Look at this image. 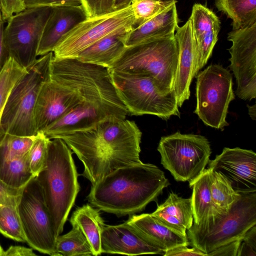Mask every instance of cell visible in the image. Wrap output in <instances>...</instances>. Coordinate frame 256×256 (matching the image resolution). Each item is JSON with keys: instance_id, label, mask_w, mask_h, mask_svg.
<instances>
[{"instance_id": "obj_24", "label": "cell", "mask_w": 256, "mask_h": 256, "mask_svg": "<svg viewBox=\"0 0 256 256\" xmlns=\"http://www.w3.org/2000/svg\"><path fill=\"white\" fill-rule=\"evenodd\" d=\"M211 173L210 168H205L200 176L189 182L192 189L191 200L194 223L197 224L218 214L210 192Z\"/></svg>"}, {"instance_id": "obj_7", "label": "cell", "mask_w": 256, "mask_h": 256, "mask_svg": "<svg viewBox=\"0 0 256 256\" xmlns=\"http://www.w3.org/2000/svg\"><path fill=\"white\" fill-rule=\"evenodd\" d=\"M53 56L52 52L36 59L14 86L2 113L0 138L4 134L19 136L37 134L34 122L35 105L42 84L48 78Z\"/></svg>"}, {"instance_id": "obj_23", "label": "cell", "mask_w": 256, "mask_h": 256, "mask_svg": "<svg viewBox=\"0 0 256 256\" xmlns=\"http://www.w3.org/2000/svg\"><path fill=\"white\" fill-rule=\"evenodd\" d=\"M70 222L82 232L91 246L93 256L102 254L101 236L106 224L98 209L90 204L78 207L72 213Z\"/></svg>"}, {"instance_id": "obj_20", "label": "cell", "mask_w": 256, "mask_h": 256, "mask_svg": "<svg viewBox=\"0 0 256 256\" xmlns=\"http://www.w3.org/2000/svg\"><path fill=\"white\" fill-rule=\"evenodd\" d=\"M126 222L152 245L166 252L180 246H189L187 236H180L156 220L150 214L130 216Z\"/></svg>"}, {"instance_id": "obj_15", "label": "cell", "mask_w": 256, "mask_h": 256, "mask_svg": "<svg viewBox=\"0 0 256 256\" xmlns=\"http://www.w3.org/2000/svg\"><path fill=\"white\" fill-rule=\"evenodd\" d=\"M208 164V168L222 174L236 192H256V154L253 150L224 148Z\"/></svg>"}, {"instance_id": "obj_49", "label": "cell", "mask_w": 256, "mask_h": 256, "mask_svg": "<svg viewBox=\"0 0 256 256\" xmlns=\"http://www.w3.org/2000/svg\"><path fill=\"white\" fill-rule=\"evenodd\" d=\"M81 0V2H82V0Z\"/></svg>"}, {"instance_id": "obj_18", "label": "cell", "mask_w": 256, "mask_h": 256, "mask_svg": "<svg viewBox=\"0 0 256 256\" xmlns=\"http://www.w3.org/2000/svg\"><path fill=\"white\" fill-rule=\"evenodd\" d=\"M87 18L82 5L52 7L39 43L37 56L52 52L60 38Z\"/></svg>"}, {"instance_id": "obj_45", "label": "cell", "mask_w": 256, "mask_h": 256, "mask_svg": "<svg viewBox=\"0 0 256 256\" xmlns=\"http://www.w3.org/2000/svg\"><path fill=\"white\" fill-rule=\"evenodd\" d=\"M248 108V114L251 118L256 120V105L254 104L252 106L247 105Z\"/></svg>"}, {"instance_id": "obj_16", "label": "cell", "mask_w": 256, "mask_h": 256, "mask_svg": "<svg viewBox=\"0 0 256 256\" xmlns=\"http://www.w3.org/2000/svg\"><path fill=\"white\" fill-rule=\"evenodd\" d=\"M174 36L178 46V60L173 90L178 107L190 96V86L196 76V56L195 42L190 20L176 27Z\"/></svg>"}, {"instance_id": "obj_42", "label": "cell", "mask_w": 256, "mask_h": 256, "mask_svg": "<svg viewBox=\"0 0 256 256\" xmlns=\"http://www.w3.org/2000/svg\"><path fill=\"white\" fill-rule=\"evenodd\" d=\"M33 249L20 246H10L4 251L3 256H34Z\"/></svg>"}, {"instance_id": "obj_46", "label": "cell", "mask_w": 256, "mask_h": 256, "mask_svg": "<svg viewBox=\"0 0 256 256\" xmlns=\"http://www.w3.org/2000/svg\"><path fill=\"white\" fill-rule=\"evenodd\" d=\"M4 250H3L2 248V247L0 244V256H3Z\"/></svg>"}, {"instance_id": "obj_48", "label": "cell", "mask_w": 256, "mask_h": 256, "mask_svg": "<svg viewBox=\"0 0 256 256\" xmlns=\"http://www.w3.org/2000/svg\"><path fill=\"white\" fill-rule=\"evenodd\" d=\"M2 8V0H0V10H1Z\"/></svg>"}, {"instance_id": "obj_19", "label": "cell", "mask_w": 256, "mask_h": 256, "mask_svg": "<svg viewBox=\"0 0 256 256\" xmlns=\"http://www.w3.org/2000/svg\"><path fill=\"white\" fill-rule=\"evenodd\" d=\"M132 26L122 28L100 38L76 58L82 62L110 68L126 48L125 40Z\"/></svg>"}, {"instance_id": "obj_10", "label": "cell", "mask_w": 256, "mask_h": 256, "mask_svg": "<svg viewBox=\"0 0 256 256\" xmlns=\"http://www.w3.org/2000/svg\"><path fill=\"white\" fill-rule=\"evenodd\" d=\"M194 112L207 126L223 130L230 102L235 98L232 74L222 65L210 64L198 73Z\"/></svg>"}, {"instance_id": "obj_28", "label": "cell", "mask_w": 256, "mask_h": 256, "mask_svg": "<svg viewBox=\"0 0 256 256\" xmlns=\"http://www.w3.org/2000/svg\"><path fill=\"white\" fill-rule=\"evenodd\" d=\"M210 192L214 206L220 214L227 212L240 196L222 174L212 170Z\"/></svg>"}, {"instance_id": "obj_14", "label": "cell", "mask_w": 256, "mask_h": 256, "mask_svg": "<svg viewBox=\"0 0 256 256\" xmlns=\"http://www.w3.org/2000/svg\"><path fill=\"white\" fill-rule=\"evenodd\" d=\"M232 42L229 68L236 78V95L244 100L256 98V23L250 26L232 30L228 34Z\"/></svg>"}, {"instance_id": "obj_30", "label": "cell", "mask_w": 256, "mask_h": 256, "mask_svg": "<svg viewBox=\"0 0 256 256\" xmlns=\"http://www.w3.org/2000/svg\"><path fill=\"white\" fill-rule=\"evenodd\" d=\"M18 205L0 206V233L18 242H26L19 212Z\"/></svg>"}, {"instance_id": "obj_5", "label": "cell", "mask_w": 256, "mask_h": 256, "mask_svg": "<svg viewBox=\"0 0 256 256\" xmlns=\"http://www.w3.org/2000/svg\"><path fill=\"white\" fill-rule=\"evenodd\" d=\"M178 60L174 34L126 47L110 68L132 74L150 75L164 94L173 90Z\"/></svg>"}, {"instance_id": "obj_44", "label": "cell", "mask_w": 256, "mask_h": 256, "mask_svg": "<svg viewBox=\"0 0 256 256\" xmlns=\"http://www.w3.org/2000/svg\"><path fill=\"white\" fill-rule=\"evenodd\" d=\"M134 0H114V11L120 10L130 6Z\"/></svg>"}, {"instance_id": "obj_11", "label": "cell", "mask_w": 256, "mask_h": 256, "mask_svg": "<svg viewBox=\"0 0 256 256\" xmlns=\"http://www.w3.org/2000/svg\"><path fill=\"white\" fill-rule=\"evenodd\" d=\"M52 7L26 8L8 20L4 42L8 56L27 68L36 60L42 32Z\"/></svg>"}, {"instance_id": "obj_43", "label": "cell", "mask_w": 256, "mask_h": 256, "mask_svg": "<svg viewBox=\"0 0 256 256\" xmlns=\"http://www.w3.org/2000/svg\"><path fill=\"white\" fill-rule=\"evenodd\" d=\"M4 21L0 10V72L8 58L4 42Z\"/></svg>"}, {"instance_id": "obj_32", "label": "cell", "mask_w": 256, "mask_h": 256, "mask_svg": "<svg viewBox=\"0 0 256 256\" xmlns=\"http://www.w3.org/2000/svg\"><path fill=\"white\" fill-rule=\"evenodd\" d=\"M189 19L194 38L210 30L220 28L219 18L212 10L202 4H196L193 6Z\"/></svg>"}, {"instance_id": "obj_25", "label": "cell", "mask_w": 256, "mask_h": 256, "mask_svg": "<svg viewBox=\"0 0 256 256\" xmlns=\"http://www.w3.org/2000/svg\"><path fill=\"white\" fill-rule=\"evenodd\" d=\"M215 6L232 20L234 30L256 23V0H215Z\"/></svg>"}, {"instance_id": "obj_22", "label": "cell", "mask_w": 256, "mask_h": 256, "mask_svg": "<svg viewBox=\"0 0 256 256\" xmlns=\"http://www.w3.org/2000/svg\"><path fill=\"white\" fill-rule=\"evenodd\" d=\"M176 4L142 25L132 29L128 34L125 44L130 46L150 39L174 34L178 26Z\"/></svg>"}, {"instance_id": "obj_41", "label": "cell", "mask_w": 256, "mask_h": 256, "mask_svg": "<svg viewBox=\"0 0 256 256\" xmlns=\"http://www.w3.org/2000/svg\"><path fill=\"white\" fill-rule=\"evenodd\" d=\"M164 256H206V254L198 249L186 246H180L164 252Z\"/></svg>"}, {"instance_id": "obj_2", "label": "cell", "mask_w": 256, "mask_h": 256, "mask_svg": "<svg viewBox=\"0 0 256 256\" xmlns=\"http://www.w3.org/2000/svg\"><path fill=\"white\" fill-rule=\"evenodd\" d=\"M81 102L42 132L52 139L85 130L106 120L126 119L128 110L118 95L110 68L74 58Z\"/></svg>"}, {"instance_id": "obj_31", "label": "cell", "mask_w": 256, "mask_h": 256, "mask_svg": "<svg viewBox=\"0 0 256 256\" xmlns=\"http://www.w3.org/2000/svg\"><path fill=\"white\" fill-rule=\"evenodd\" d=\"M176 2V0H134L131 4L134 16V28L150 20Z\"/></svg>"}, {"instance_id": "obj_1", "label": "cell", "mask_w": 256, "mask_h": 256, "mask_svg": "<svg viewBox=\"0 0 256 256\" xmlns=\"http://www.w3.org/2000/svg\"><path fill=\"white\" fill-rule=\"evenodd\" d=\"M142 133L134 121L102 122L94 126L58 136L82 162V176L95 184L114 170L142 162Z\"/></svg>"}, {"instance_id": "obj_36", "label": "cell", "mask_w": 256, "mask_h": 256, "mask_svg": "<svg viewBox=\"0 0 256 256\" xmlns=\"http://www.w3.org/2000/svg\"><path fill=\"white\" fill-rule=\"evenodd\" d=\"M256 256V224L250 228L242 238L236 256Z\"/></svg>"}, {"instance_id": "obj_35", "label": "cell", "mask_w": 256, "mask_h": 256, "mask_svg": "<svg viewBox=\"0 0 256 256\" xmlns=\"http://www.w3.org/2000/svg\"><path fill=\"white\" fill-rule=\"evenodd\" d=\"M114 0H82L88 18L98 16L114 12Z\"/></svg>"}, {"instance_id": "obj_8", "label": "cell", "mask_w": 256, "mask_h": 256, "mask_svg": "<svg viewBox=\"0 0 256 256\" xmlns=\"http://www.w3.org/2000/svg\"><path fill=\"white\" fill-rule=\"evenodd\" d=\"M110 70L117 93L128 113L134 116L154 115L164 120L172 116L180 117L174 90L163 93L150 75Z\"/></svg>"}, {"instance_id": "obj_9", "label": "cell", "mask_w": 256, "mask_h": 256, "mask_svg": "<svg viewBox=\"0 0 256 256\" xmlns=\"http://www.w3.org/2000/svg\"><path fill=\"white\" fill-rule=\"evenodd\" d=\"M161 164L178 182H190L200 176L208 164L210 143L204 136L177 132L162 136L158 148Z\"/></svg>"}, {"instance_id": "obj_6", "label": "cell", "mask_w": 256, "mask_h": 256, "mask_svg": "<svg viewBox=\"0 0 256 256\" xmlns=\"http://www.w3.org/2000/svg\"><path fill=\"white\" fill-rule=\"evenodd\" d=\"M256 224V192L240 194L226 213H218L187 230L189 245L206 254L241 239Z\"/></svg>"}, {"instance_id": "obj_27", "label": "cell", "mask_w": 256, "mask_h": 256, "mask_svg": "<svg viewBox=\"0 0 256 256\" xmlns=\"http://www.w3.org/2000/svg\"><path fill=\"white\" fill-rule=\"evenodd\" d=\"M93 256L91 246L80 229L76 226L68 233L56 238L54 256Z\"/></svg>"}, {"instance_id": "obj_39", "label": "cell", "mask_w": 256, "mask_h": 256, "mask_svg": "<svg viewBox=\"0 0 256 256\" xmlns=\"http://www.w3.org/2000/svg\"><path fill=\"white\" fill-rule=\"evenodd\" d=\"M26 8L36 6H80V0H24Z\"/></svg>"}, {"instance_id": "obj_21", "label": "cell", "mask_w": 256, "mask_h": 256, "mask_svg": "<svg viewBox=\"0 0 256 256\" xmlns=\"http://www.w3.org/2000/svg\"><path fill=\"white\" fill-rule=\"evenodd\" d=\"M160 223L176 234L186 236V230L192 225L194 218L191 197L183 198L173 192L156 210L150 214Z\"/></svg>"}, {"instance_id": "obj_37", "label": "cell", "mask_w": 256, "mask_h": 256, "mask_svg": "<svg viewBox=\"0 0 256 256\" xmlns=\"http://www.w3.org/2000/svg\"><path fill=\"white\" fill-rule=\"evenodd\" d=\"M25 186L20 188H14L0 180V206L18 205Z\"/></svg>"}, {"instance_id": "obj_13", "label": "cell", "mask_w": 256, "mask_h": 256, "mask_svg": "<svg viewBox=\"0 0 256 256\" xmlns=\"http://www.w3.org/2000/svg\"><path fill=\"white\" fill-rule=\"evenodd\" d=\"M134 16L131 5L125 8L91 18L74 26L59 40L54 57L74 58L100 38L122 28L132 26Z\"/></svg>"}, {"instance_id": "obj_3", "label": "cell", "mask_w": 256, "mask_h": 256, "mask_svg": "<svg viewBox=\"0 0 256 256\" xmlns=\"http://www.w3.org/2000/svg\"><path fill=\"white\" fill-rule=\"evenodd\" d=\"M170 184L157 166L142 162L118 168L92 185L87 196L94 208L117 216H131L156 201Z\"/></svg>"}, {"instance_id": "obj_4", "label": "cell", "mask_w": 256, "mask_h": 256, "mask_svg": "<svg viewBox=\"0 0 256 256\" xmlns=\"http://www.w3.org/2000/svg\"><path fill=\"white\" fill-rule=\"evenodd\" d=\"M72 154L62 140L51 139L46 166L36 177L42 188L56 238L62 232L80 190Z\"/></svg>"}, {"instance_id": "obj_17", "label": "cell", "mask_w": 256, "mask_h": 256, "mask_svg": "<svg viewBox=\"0 0 256 256\" xmlns=\"http://www.w3.org/2000/svg\"><path fill=\"white\" fill-rule=\"evenodd\" d=\"M101 244L102 253L127 256L164 254L126 221L118 225L106 224L102 233Z\"/></svg>"}, {"instance_id": "obj_26", "label": "cell", "mask_w": 256, "mask_h": 256, "mask_svg": "<svg viewBox=\"0 0 256 256\" xmlns=\"http://www.w3.org/2000/svg\"><path fill=\"white\" fill-rule=\"evenodd\" d=\"M34 178L29 166L28 152L20 157L0 158V180L8 186L23 188Z\"/></svg>"}, {"instance_id": "obj_40", "label": "cell", "mask_w": 256, "mask_h": 256, "mask_svg": "<svg viewBox=\"0 0 256 256\" xmlns=\"http://www.w3.org/2000/svg\"><path fill=\"white\" fill-rule=\"evenodd\" d=\"M242 238L224 244L208 254V256H236Z\"/></svg>"}, {"instance_id": "obj_29", "label": "cell", "mask_w": 256, "mask_h": 256, "mask_svg": "<svg viewBox=\"0 0 256 256\" xmlns=\"http://www.w3.org/2000/svg\"><path fill=\"white\" fill-rule=\"evenodd\" d=\"M28 70L8 56L0 72V127L2 113L8 96L17 82Z\"/></svg>"}, {"instance_id": "obj_47", "label": "cell", "mask_w": 256, "mask_h": 256, "mask_svg": "<svg viewBox=\"0 0 256 256\" xmlns=\"http://www.w3.org/2000/svg\"><path fill=\"white\" fill-rule=\"evenodd\" d=\"M158 0L162 1V2H172V1L175 0Z\"/></svg>"}, {"instance_id": "obj_38", "label": "cell", "mask_w": 256, "mask_h": 256, "mask_svg": "<svg viewBox=\"0 0 256 256\" xmlns=\"http://www.w3.org/2000/svg\"><path fill=\"white\" fill-rule=\"evenodd\" d=\"M2 8L0 10L4 20L15 14L20 12L26 8L24 0H2Z\"/></svg>"}, {"instance_id": "obj_33", "label": "cell", "mask_w": 256, "mask_h": 256, "mask_svg": "<svg viewBox=\"0 0 256 256\" xmlns=\"http://www.w3.org/2000/svg\"><path fill=\"white\" fill-rule=\"evenodd\" d=\"M36 136L2 135L0 138V158H13L25 156L30 148Z\"/></svg>"}, {"instance_id": "obj_12", "label": "cell", "mask_w": 256, "mask_h": 256, "mask_svg": "<svg viewBox=\"0 0 256 256\" xmlns=\"http://www.w3.org/2000/svg\"><path fill=\"white\" fill-rule=\"evenodd\" d=\"M18 208L26 242L40 253L54 256L56 237L42 188L36 177L24 187Z\"/></svg>"}, {"instance_id": "obj_34", "label": "cell", "mask_w": 256, "mask_h": 256, "mask_svg": "<svg viewBox=\"0 0 256 256\" xmlns=\"http://www.w3.org/2000/svg\"><path fill=\"white\" fill-rule=\"evenodd\" d=\"M50 140L44 132H38L28 152L29 166L34 177L37 176L46 166Z\"/></svg>"}]
</instances>
